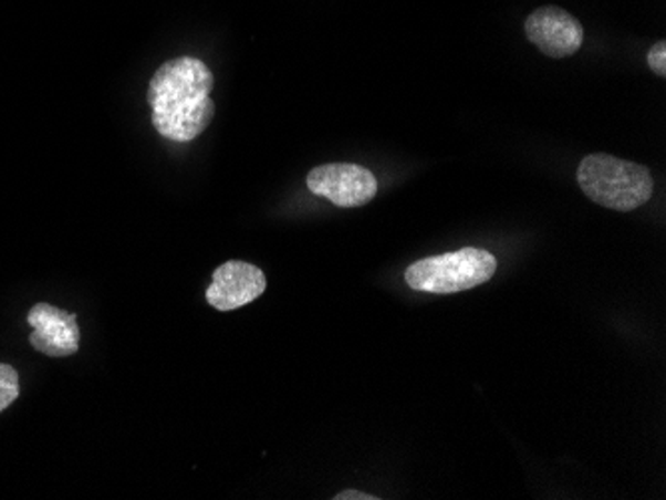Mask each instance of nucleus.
<instances>
[{
    "label": "nucleus",
    "mask_w": 666,
    "mask_h": 500,
    "mask_svg": "<svg viewBox=\"0 0 666 500\" xmlns=\"http://www.w3.org/2000/svg\"><path fill=\"white\" fill-rule=\"evenodd\" d=\"M214 74L198 59L180 56L164 62L152 76L148 104L152 124L162 138L192 142L214 121L216 106L210 98Z\"/></svg>",
    "instance_id": "1"
},
{
    "label": "nucleus",
    "mask_w": 666,
    "mask_h": 500,
    "mask_svg": "<svg viewBox=\"0 0 666 500\" xmlns=\"http://www.w3.org/2000/svg\"><path fill=\"white\" fill-rule=\"evenodd\" d=\"M335 500H379V497H372V494H365V492H360V490H342V492H337Z\"/></svg>",
    "instance_id": "10"
},
{
    "label": "nucleus",
    "mask_w": 666,
    "mask_h": 500,
    "mask_svg": "<svg viewBox=\"0 0 666 500\" xmlns=\"http://www.w3.org/2000/svg\"><path fill=\"white\" fill-rule=\"evenodd\" d=\"M266 275L260 268L246 261L232 260L214 271L206 300L214 310L233 311L258 300L266 291Z\"/></svg>",
    "instance_id": "6"
},
{
    "label": "nucleus",
    "mask_w": 666,
    "mask_h": 500,
    "mask_svg": "<svg viewBox=\"0 0 666 500\" xmlns=\"http://www.w3.org/2000/svg\"><path fill=\"white\" fill-rule=\"evenodd\" d=\"M308 188L337 208H360L374 200L377 180L357 164H323L308 174Z\"/></svg>",
    "instance_id": "4"
},
{
    "label": "nucleus",
    "mask_w": 666,
    "mask_h": 500,
    "mask_svg": "<svg viewBox=\"0 0 666 500\" xmlns=\"http://www.w3.org/2000/svg\"><path fill=\"white\" fill-rule=\"evenodd\" d=\"M576 181L589 200L606 210H638L655 194V180L646 166L608 154L586 156L576 170Z\"/></svg>",
    "instance_id": "2"
},
{
    "label": "nucleus",
    "mask_w": 666,
    "mask_h": 500,
    "mask_svg": "<svg viewBox=\"0 0 666 500\" xmlns=\"http://www.w3.org/2000/svg\"><path fill=\"white\" fill-rule=\"evenodd\" d=\"M32 347L49 357H69L81 347V330L76 313L59 310L49 303H37L29 311Z\"/></svg>",
    "instance_id": "7"
},
{
    "label": "nucleus",
    "mask_w": 666,
    "mask_h": 500,
    "mask_svg": "<svg viewBox=\"0 0 666 500\" xmlns=\"http://www.w3.org/2000/svg\"><path fill=\"white\" fill-rule=\"evenodd\" d=\"M19 373L11 365H0V413L19 399Z\"/></svg>",
    "instance_id": "8"
},
{
    "label": "nucleus",
    "mask_w": 666,
    "mask_h": 500,
    "mask_svg": "<svg viewBox=\"0 0 666 500\" xmlns=\"http://www.w3.org/2000/svg\"><path fill=\"white\" fill-rule=\"evenodd\" d=\"M646 61H648V69L655 72L656 76H660V79H665L666 76V42L658 41L655 46L648 51V56H646Z\"/></svg>",
    "instance_id": "9"
},
{
    "label": "nucleus",
    "mask_w": 666,
    "mask_h": 500,
    "mask_svg": "<svg viewBox=\"0 0 666 500\" xmlns=\"http://www.w3.org/2000/svg\"><path fill=\"white\" fill-rule=\"evenodd\" d=\"M527 41L551 59H566L581 51L585 41L583 24L561 7H541L525 21Z\"/></svg>",
    "instance_id": "5"
},
{
    "label": "nucleus",
    "mask_w": 666,
    "mask_h": 500,
    "mask_svg": "<svg viewBox=\"0 0 666 500\" xmlns=\"http://www.w3.org/2000/svg\"><path fill=\"white\" fill-rule=\"evenodd\" d=\"M495 271L497 258L493 253L479 248H464L415 261L405 271V281L412 290L447 295L483 285L493 280Z\"/></svg>",
    "instance_id": "3"
}]
</instances>
